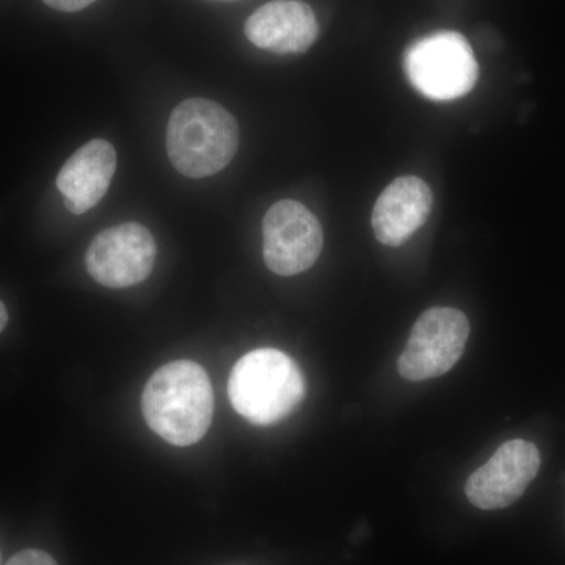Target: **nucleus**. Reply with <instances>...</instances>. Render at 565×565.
Instances as JSON below:
<instances>
[{"instance_id":"obj_1","label":"nucleus","mask_w":565,"mask_h":565,"mask_svg":"<svg viewBox=\"0 0 565 565\" xmlns=\"http://www.w3.org/2000/svg\"><path fill=\"white\" fill-rule=\"evenodd\" d=\"M141 412L152 433L174 446L199 444L210 430L214 392L202 364L191 360L163 364L151 375Z\"/></svg>"},{"instance_id":"obj_2","label":"nucleus","mask_w":565,"mask_h":565,"mask_svg":"<svg viewBox=\"0 0 565 565\" xmlns=\"http://www.w3.org/2000/svg\"><path fill=\"white\" fill-rule=\"evenodd\" d=\"M239 147V126L211 99H185L170 115L167 152L174 169L200 180L228 167Z\"/></svg>"},{"instance_id":"obj_3","label":"nucleus","mask_w":565,"mask_h":565,"mask_svg":"<svg viewBox=\"0 0 565 565\" xmlns=\"http://www.w3.org/2000/svg\"><path fill=\"white\" fill-rule=\"evenodd\" d=\"M234 411L256 426L288 418L305 397L302 371L277 349H256L234 364L228 381Z\"/></svg>"},{"instance_id":"obj_4","label":"nucleus","mask_w":565,"mask_h":565,"mask_svg":"<svg viewBox=\"0 0 565 565\" xmlns=\"http://www.w3.org/2000/svg\"><path fill=\"white\" fill-rule=\"evenodd\" d=\"M412 87L430 102H456L473 90L479 66L459 32L441 31L415 41L404 55Z\"/></svg>"},{"instance_id":"obj_5","label":"nucleus","mask_w":565,"mask_h":565,"mask_svg":"<svg viewBox=\"0 0 565 565\" xmlns=\"http://www.w3.org/2000/svg\"><path fill=\"white\" fill-rule=\"evenodd\" d=\"M470 337L467 316L456 308L435 307L419 316L408 337L397 371L405 381L423 382L451 371Z\"/></svg>"},{"instance_id":"obj_6","label":"nucleus","mask_w":565,"mask_h":565,"mask_svg":"<svg viewBox=\"0 0 565 565\" xmlns=\"http://www.w3.org/2000/svg\"><path fill=\"white\" fill-rule=\"evenodd\" d=\"M323 247L318 217L296 200H281L264 215V263L274 274L292 277L310 269Z\"/></svg>"},{"instance_id":"obj_7","label":"nucleus","mask_w":565,"mask_h":565,"mask_svg":"<svg viewBox=\"0 0 565 565\" xmlns=\"http://www.w3.org/2000/svg\"><path fill=\"white\" fill-rule=\"evenodd\" d=\"M154 237L140 223H121L104 230L85 253L93 280L111 289L131 288L147 280L154 267Z\"/></svg>"},{"instance_id":"obj_8","label":"nucleus","mask_w":565,"mask_h":565,"mask_svg":"<svg viewBox=\"0 0 565 565\" xmlns=\"http://www.w3.org/2000/svg\"><path fill=\"white\" fill-rule=\"evenodd\" d=\"M541 468V452L531 441H505L489 462L468 478L465 486L470 503L482 511H497L514 504Z\"/></svg>"},{"instance_id":"obj_9","label":"nucleus","mask_w":565,"mask_h":565,"mask_svg":"<svg viewBox=\"0 0 565 565\" xmlns=\"http://www.w3.org/2000/svg\"><path fill=\"white\" fill-rule=\"evenodd\" d=\"M315 11L300 0H274L245 22V35L255 46L275 54H302L318 39Z\"/></svg>"},{"instance_id":"obj_10","label":"nucleus","mask_w":565,"mask_h":565,"mask_svg":"<svg viewBox=\"0 0 565 565\" xmlns=\"http://www.w3.org/2000/svg\"><path fill=\"white\" fill-rule=\"evenodd\" d=\"M433 203V191L422 178L394 180L374 204L373 230L379 243L388 247L407 243L429 218Z\"/></svg>"},{"instance_id":"obj_11","label":"nucleus","mask_w":565,"mask_h":565,"mask_svg":"<svg viewBox=\"0 0 565 565\" xmlns=\"http://www.w3.org/2000/svg\"><path fill=\"white\" fill-rule=\"evenodd\" d=\"M117 170V152L109 141L95 139L79 148L62 167L57 189L66 210L81 215L102 202Z\"/></svg>"},{"instance_id":"obj_12","label":"nucleus","mask_w":565,"mask_h":565,"mask_svg":"<svg viewBox=\"0 0 565 565\" xmlns=\"http://www.w3.org/2000/svg\"><path fill=\"white\" fill-rule=\"evenodd\" d=\"M6 565H57L50 553L41 550H24L17 553Z\"/></svg>"},{"instance_id":"obj_13","label":"nucleus","mask_w":565,"mask_h":565,"mask_svg":"<svg viewBox=\"0 0 565 565\" xmlns=\"http://www.w3.org/2000/svg\"><path fill=\"white\" fill-rule=\"evenodd\" d=\"M43 2L51 9L74 13V11L87 9L96 0H43Z\"/></svg>"},{"instance_id":"obj_14","label":"nucleus","mask_w":565,"mask_h":565,"mask_svg":"<svg viewBox=\"0 0 565 565\" xmlns=\"http://www.w3.org/2000/svg\"><path fill=\"white\" fill-rule=\"evenodd\" d=\"M7 322H9V313H7L6 305L0 302V333L6 329Z\"/></svg>"},{"instance_id":"obj_15","label":"nucleus","mask_w":565,"mask_h":565,"mask_svg":"<svg viewBox=\"0 0 565 565\" xmlns=\"http://www.w3.org/2000/svg\"><path fill=\"white\" fill-rule=\"evenodd\" d=\"M0 563H2V556H0Z\"/></svg>"}]
</instances>
